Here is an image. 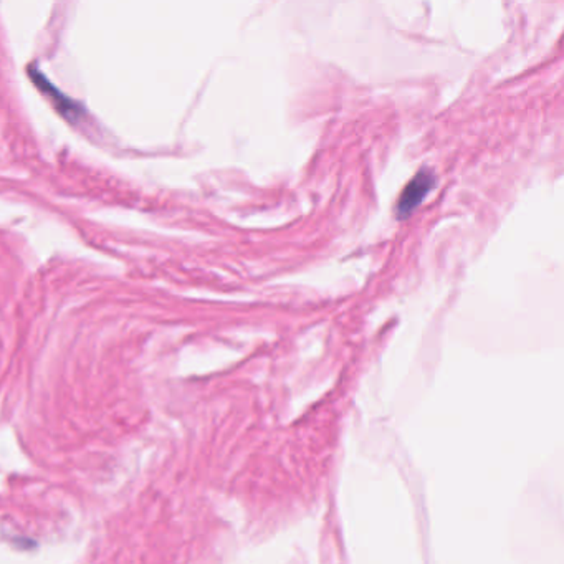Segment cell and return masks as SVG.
Wrapping results in <instances>:
<instances>
[{
  "label": "cell",
  "mask_w": 564,
  "mask_h": 564,
  "mask_svg": "<svg viewBox=\"0 0 564 564\" xmlns=\"http://www.w3.org/2000/svg\"><path fill=\"white\" fill-rule=\"evenodd\" d=\"M433 184H436V176L432 171H421L416 174V177L407 184L397 201V217L406 219L416 211V207L421 204L428 192L432 191Z\"/></svg>",
  "instance_id": "obj_1"
}]
</instances>
